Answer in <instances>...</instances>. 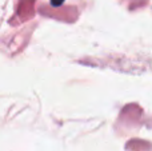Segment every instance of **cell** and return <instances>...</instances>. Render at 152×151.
<instances>
[{
	"mask_svg": "<svg viewBox=\"0 0 152 151\" xmlns=\"http://www.w3.org/2000/svg\"><path fill=\"white\" fill-rule=\"evenodd\" d=\"M51 1H52L53 5H60L63 3V0H51Z\"/></svg>",
	"mask_w": 152,
	"mask_h": 151,
	"instance_id": "obj_1",
	"label": "cell"
}]
</instances>
